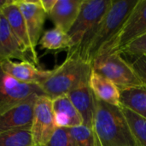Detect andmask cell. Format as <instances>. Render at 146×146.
<instances>
[{
    "instance_id": "cell-1",
    "label": "cell",
    "mask_w": 146,
    "mask_h": 146,
    "mask_svg": "<svg viewBox=\"0 0 146 146\" xmlns=\"http://www.w3.org/2000/svg\"><path fill=\"white\" fill-rule=\"evenodd\" d=\"M92 134L95 146H138L121 107L94 97Z\"/></svg>"
},
{
    "instance_id": "cell-2",
    "label": "cell",
    "mask_w": 146,
    "mask_h": 146,
    "mask_svg": "<svg viewBox=\"0 0 146 146\" xmlns=\"http://www.w3.org/2000/svg\"><path fill=\"white\" fill-rule=\"evenodd\" d=\"M137 2L138 0H112L82 55L83 60L92 63L95 57L111 46Z\"/></svg>"
},
{
    "instance_id": "cell-3",
    "label": "cell",
    "mask_w": 146,
    "mask_h": 146,
    "mask_svg": "<svg viewBox=\"0 0 146 146\" xmlns=\"http://www.w3.org/2000/svg\"><path fill=\"white\" fill-rule=\"evenodd\" d=\"M92 64L77 56L67 55L65 61L51 70L50 76L39 85L51 100L85 85H89Z\"/></svg>"
},
{
    "instance_id": "cell-4",
    "label": "cell",
    "mask_w": 146,
    "mask_h": 146,
    "mask_svg": "<svg viewBox=\"0 0 146 146\" xmlns=\"http://www.w3.org/2000/svg\"><path fill=\"white\" fill-rule=\"evenodd\" d=\"M111 2L112 0H83L78 17L68 33L73 43V48L68 51V55L82 57Z\"/></svg>"
},
{
    "instance_id": "cell-5",
    "label": "cell",
    "mask_w": 146,
    "mask_h": 146,
    "mask_svg": "<svg viewBox=\"0 0 146 146\" xmlns=\"http://www.w3.org/2000/svg\"><path fill=\"white\" fill-rule=\"evenodd\" d=\"M93 71L110 80L121 91L143 86L130 64L119 52L101 53L92 62Z\"/></svg>"
},
{
    "instance_id": "cell-6",
    "label": "cell",
    "mask_w": 146,
    "mask_h": 146,
    "mask_svg": "<svg viewBox=\"0 0 146 146\" xmlns=\"http://www.w3.org/2000/svg\"><path fill=\"white\" fill-rule=\"evenodd\" d=\"M33 95H45L38 85L21 82L7 74L0 65V114L26 101Z\"/></svg>"
},
{
    "instance_id": "cell-7",
    "label": "cell",
    "mask_w": 146,
    "mask_h": 146,
    "mask_svg": "<svg viewBox=\"0 0 146 146\" xmlns=\"http://www.w3.org/2000/svg\"><path fill=\"white\" fill-rule=\"evenodd\" d=\"M56 128L52 110V100L46 95L38 96L34 104L31 126L33 146L44 145Z\"/></svg>"
},
{
    "instance_id": "cell-8",
    "label": "cell",
    "mask_w": 146,
    "mask_h": 146,
    "mask_svg": "<svg viewBox=\"0 0 146 146\" xmlns=\"http://www.w3.org/2000/svg\"><path fill=\"white\" fill-rule=\"evenodd\" d=\"M145 33H146V0H138L116 38L104 52H120L128 44Z\"/></svg>"
},
{
    "instance_id": "cell-9",
    "label": "cell",
    "mask_w": 146,
    "mask_h": 146,
    "mask_svg": "<svg viewBox=\"0 0 146 146\" xmlns=\"http://www.w3.org/2000/svg\"><path fill=\"white\" fill-rule=\"evenodd\" d=\"M2 13L7 19L9 25L21 48L29 56L32 62L34 65H38L36 47L33 45L31 40L30 34L23 15L20 11L18 6L14 3V0L10 4H9L3 9Z\"/></svg>"
},
{
    "instance_id": "cell-10",
    "label": "cell",
    "mask_w": 146,
    "mask_h": 146,
    "mask_svg": "<svg viewBox=\"0 0 146 146\" xmlns=\"http://www.w3.org/2000/svg\"><path fill=\"white\" fill-rule=\"evenodd\" d=\"M38 96L41 95H33L26 101L0 114V133L21 128L31 129L33 108Z\"/></svg>"
},
{
    "instance_id": "cell-11",
    "label": "cell",
    "mask_w": 146,
    "mask_h": 146,
    "mask_svg": "<svg viewBox=\"0 0 146 146\" xmlns=\"http://www.w3.org/2000/svg\"><path fill=\"white\" fill-rule=\"evenodd\" d=\"M26 21L31 40L36 47L41 38L43 27L48 16L39 0H14Z\"/></svg>"
},
{
    "instance_id": "cell-12",
    "label": "cell",
    "mask_w": 146,
    "mask_h": 146,
    "mask_svg": "<svg viewBox=\"0 0 146 146\" xmlns=\"http://www.w3.org/2000/svg\"><path fill=\"white\" fill-rule=\"evenodd\" d=\"M0 65L3 71L15 80L39 86L50 74L51 70L40 69L29 62H14L10 59L0 60Z\"/></svg>"
},
{
    "instance_id": "cell-13",
    "label": "cell",
    "mask_w": 146,
    "mask_h": 146,
    "mask_svg": "<svg viewBox=\"0 0 146 146\" xmlns=\"http://www.w3.org/2000/svg\"><path fill=\"white\" fill-rule=\"evenodd\" d=\"M83 0H56L48 17L56 28L68 33L76 21Z\"/></svg>"
},
{
    "instance_id": "cell-14",
    "label": "cell",
    "mask_w": 146,
    "mask_h": 146,
    "mask_svg": "<svg viewBox=\"0 0 146 146\" xmlns=\"http://www.w3.org/2000/svg\"><path fill=\"white\" fill-rule=\"evenodd\" d=\"M3 59H17L21 62H32L15 37L7 19L0 12V60Z\"/></svg>"
},
{
    "instance_id": "cell-15",
    "label": "cell",
    "mask_w": 146,
    "mask_h": 146,
    "mask_svg": "<svg viewBox=\"0 0 146 146\" xmlns=\"http://www.w3.org/2000/svg\"><path fill=\"white\" fill-rule=\"evenodd\" d=\"M71 103L80 114L83 126L92 130L94 116V95L89 87V85L82 86L67 94Z\"/></svg>"
},
{
    "instance_id": "cell-16",
    "label": "cell",
    "mask_w": 146,
    "mask_h": 146,
    "mask_svg": "<svg viewBox=\"0 0 146 146\" xmlns=\"http://www.w3.org/2000/svg\"><path fill=\"white\" fill-rule=\"evenodd\" d=\"M52 110L57 128H70L83 125L80 114L67 95L52 99Z\"/></svg>"
},
{
    "instance_id": "cell-17",
    "label": "cell",
    "mask_w": 146,
    "mask_h": 146,
    "mask_svg": "<svg viewBox=\"0 0 146 146\" xmlns=\"http://www.w3.org/2000/svg\"><path fill=\"white\" fill-rule=\"evenodd\" d=\"M89 87L94 97L109 104L121 107L120 90L110 80L92 70L89 79Z\"/></svg>"
},
{
    "instance_id": "cell-18",
    "label": "cell",
    "mask_w": 146,
    "mask_h": 146,
    "mask_svg": "<svg viewBox=\"0 0 146 146\" xmlns=\"http://www.w3.org/2000/svg\"><path fill=\"white\" fill-rule=\"evenodd\" d=\"M121 107L129 110L146 120V87H130L120 91Z\"/></svg>"
},
{
    "instance_id": "cell-19",
    "label": "cell",
    "mask_w": 146,
    "mask_h": 146,
    "mask_svg": "<svg viewBox=\"0 0 146 146\" xmlns=\"http://www.w3.org/2000/svg\"><path fill=\"white\" fill-rule=\"evenodd\" d=\"M38 44L41 49L54 51L67 50L68 52L73 48V43L68 34L56 27L45 31L42 34Z\"/></svg>"
},
{
    "instance_id": "cell-20",
    "label": "cell",
    "mask_w": 146,
    "mask_h": 146,
    "mask_svg": "<svg viewBox=\"0 0 146 146\" xmlns=\"http://www.w3.org/2000/svg\"><path fill=\"white\" fill-rule=\"evenodd\" d=\"M0 146H33L31 129L21 128L0 133Z\"/></svg>"
},
{
    "instance_id": "cell-21",
    "label": "cell",
    "mask_w": 146,
    "mask_h": 146,
    "mask_svg": "<svg viewBox=\"0 0 146 146\" xmlns=\"http://www.w3.org/2000/svg\"><path fill=\"white\" fill-rule=\"evenodd\" d=\"M121 109L138 146H146V120L127 109Z\"/></svg>"
},
{
    "instance_id": "cell-22",
    "label": "cell",
    "mask_w": 146,
    "mask_h": 146,
    "mask_svg": "<svg viewBox=\"0 0 146 146\" xmlns=\"http://www.w3.org/2000/svg\"><path fill=\"white\" fill-rule=\"evenodd\" d=\"M68 131L76 146H95L92 131L86 126L70 127Z\"/></svg>"
},
{
    "instance_id": "cell-23",
    "label": "cell",
    "mask_w": 146,
    "mask_h": 146,
    "mask_svg": "<svg viewBox=\"0 0 146 146\" xmlns=\"http://www.w3.org/2000/svg\"><path fill=\"white\" fill-rule=\"evenodd\" d=\"M121 55H125L130 57L131 60L146 54V33L136 38L126 47H124L120 52Z\"/></svg>"
},
{
    "instance_id": "cell-24",
    "label": "cell",
    "mask_w": 146,
    "mask_h": 146,
    "mask_svg": "<svg viewBox=\"0 0 146 146\" xmlns=\"http://www.w3.org/2000/svg\"><path fill=\"white\" fill-rule=\"evenodd\" d=\"M43 146H76L68 131V128L58 127L50 140Z\"/></svg>"
},
{
    "instance_id": "cell-25",
    "label": "cell",
    "mask_w": 146,
    "mask_h": 146,
    "mask_svg": "<svg viewBox=\"0 0 146 146\" xmlns=\"http://www.w3.org/2000/svg\"><path fill=\"white\" fill-rule=\"evenodd\" d=\"M128 63L142 85L146 87V54L131 60Z\"/></svg>"
},
{
    "instance_id": "cell-26",
    "label": "cell",
    "mask_w": 146,
    "mask_h": 146,
    "mask_svg": "<svg viewBox=\"0 0 146 146\" xmlns=\"http://www.w3.org/2000/svg\"><path fill=\"white\" fill-rule=\"evenodd\" d=\"M39 2H40L42 8L44 9V10L45 11V13L48 15V14L50 12L53 6L55 5L56 0H39Z\"/></svg>"
},
{
    "instance_id": "cell-27",
    "label": "cell",
    "mask_w": 146,
    "mask_h": 146,
    "mask_svg": "<svg viewBox=\"0 0 146 146\" xmlns=\"http://www.w3.org/2000/svg\"><path fill=\"white\" fill-rule=\"evenodd\" d=\"M13 0H0V12L3 11V9L8 6L9 4H10L12 3Z\"/></svg>"
}]
</instances>
